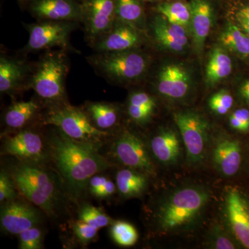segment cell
<instances>
[{
  "instance_id": "6da1fadb",
  "label": "cell",
  "mask_w": 249,
  "mask_h": 249,
  "mask_svg": "<svg viewBox=\"0 0 249 249\" xmlns=\"http://www.w3.org/2000/svg\"><path fill=\"white\" fill-rule=\"evenodd\" d=\"M50 150L57 168L73 195L81 194L88 187L90 178L109 167L98 153L97 145L74 140L61 130L51 139Z\"/></svg>"
},
{
  "instance_id": "7a4b0ae2",
  "label": "cell",
  "mask_w": 249,
  "mask_h": 249,
  "mask_svg": "<svg viewBox=\"0 0 249 249\" xmlns=\"http://www.w3.org/2000/svg\"><path fill=\"white\" fill-rule=\"evenodd\" d=\"M211 199L206 187L188 185L180 187L160 201L155 212V224L163 233L192 230L202 219Z\"/></svg>"
},
{
  "instance_id": "3957f363",
  "label": "cell",
  "mask_w": 249,
  "mask_h": 249,
  "mask_svg": "<svg viewBox=\"0 0 249 249\" xmlns=\"http://www.w3.org/2000/svg\"><path fill=\"white\" fill-rule=\"evenodd\" d=\"M88 60L98 73L118 84H125L141 79L147 73L150 65L148 56L137 49L98 52Z\"/></svg>"
},
{
  "instance_id": "277c9868",
  "label": "cell",
  "mask_w": 249,
  "mask_h": 249,
  "mask_svg": "<svg viewBox=\"0 0 249 249\" xmlns=\"http://www.w3.org/2000/svg\"><path fill=\"white\" fill-rule=\"evenodd\" d=\"M65 50L45 54L37 62L29 86L46 102L62 104L65 97V80L69 72L68 59Z\"/></svg>"
},
{
  "instance_id": "5b68a950",
  "label": "cell",
  "mask_w": 249,
  "mask_h": 249,
  "mask_svg": "<svg viewBox=\"0 0 249 249\" xmlns=\"http://www.w3.org/2000/svg\"><path fill=\"white\" fill-rule=\"evenodd\" d=\"M15 184L28 200L55 215L58 205V193L53 178L45 170L32 163L15 166L11 173Z\"/></svg>"
},
{
  "instance_id": "8992f818",
  "label": "cell",
  "mask_w": 249,
  "mask_h": 249,
  "mask_svg": "<svg viewBox=\"0 0 249 249\" xmlns=\"http://www.w3.org/2000/svg\"><path fill=\"white\" fill-rule=\"evenodd\" d=\"M45 124L58 127L70 138L97 145L108 133L96 128L86 112L70 105H58L45 119Z\"/></svg>"
},
{
  "instance_id": "52a82bcc",
  "label": "cell",
  "mask_w": 249,
  "mask_h": 249,
  "mask_svg": "<svg viewBox=\"0 0 249 249\" xmlns=\"http://www.w3.org/2000/svg\"><path fill=\"white\" fill-rule=\"evenodd\" d=\"M174 119L181 134L188 163H201L206 156L209 141L207 121L201 114L191 110L178 111Z\"/></svg>"
},
{
  "instance_id": "ba28073f",
  "label": "cell",
  "mask_w": 249,
  "mask_h": 249,
  "mask_svg": "<svg viewBox=\"0 0 249 249\" xmlns=\"http://www.w3.org/2000/svg\"><path fill=\"white\" fill-rule=\"evenodd\" d=\"M78 22L67 21H41L26 26L29 41L26 49L29 52L58 47L68 48L70 36Z\"/></svg>"
},
{
  "instance_id": "9c48e42d",
  "label": "cell",
  "mask_w": 249,
  "mask_h": 249,
  "mask_svg": "<svg viewBox=\"0 0 249 249\" xmlns=\"http://www.w3.org/2000/svg\"><path fill=\"white\" fill-rule=\"evenodd\" d=\"M113 150L116 159L124 166L139 170L147 176H155V165L146 146L135 134L124 131L116 139Z\"/></svg>"
},
{
  "instance_id": "30bf717a",
  "label": "cell",
  "mask_w": 249,
  "mask_h": 249,
  "mask_svg": "<svg viewBox=\"0 0 249 249\" xmlns=\"http://www.w3.org/2000/svg\"><path fill=\"white\" fill-rule=\"evenodd\" d=\"M83 19L87 37L91 43L106 34L116 20V0H83Z\"/></svg>"
},
{
  "instance_id": "8fae6325",
  "label": "cell",
  "mask_w": 249,
  "mask_h": 249,
  "mask_svg": "<svg viewBox=\"0 0 249 249\" xmlns=\"http://www.w3.org/2000/svg\"><path fill=\"white\" fill-rule=\"evenodd\" d=\"M224 214L231 235L249 249V201L240 191L231 188L226 193Z\"/></svg>"
},
{
  "instance_id": "7c38bea8",
  "label": "cell",
  "mask_w": 249,
  "mask_h": 249,
  "mask_svg": "<svg viewBox=\"0 0 249 249\" xmlns=\"http://www.w3.org/2000/svg\"><path fill=\"white\" fill-rule=\"evenodd\" d=\"M27 6L38 22H83V5L79 0H29Z\"/></svg>"
},
{
  "instance_id": "4fadbf2b",
  "label": "cell",
  "mask_w": 249,
  "mask_h": 249,
  "mask_svg": "<svg viewBox=\"0 0 249 249\" xmlns=\"http://www.w3.org/2000/svg\"><path fill=\"white\" fill-rule=\"evenodd\" d=\"M141 29L131 24L116 20L114 26L92 45L97 52H115L137 49L143 38Z\"/></svg>"
},
{
  "instance_id": "5bb4252c",
  "label": "cell",
  "mask_w": 249,
  "mask_h": 249,
  "mask_svg": "<svg viewBox=\"0 0 249 249\" xmlns=\"http://www.w3.org/2000/svg\"><path fill=\"white\" fill-rule=\"evenodd\" d=\"M39 211L30 204L22 201L4 202L1 208L0 222L5 231L14 235L36 227L40 222Z\"/></svg>"
},
{
  "instance_id": "9a60e30c",
  "label": "cell",
  "mask_w": 249,
  "mask_h": 249,
  "mask_svg": "<svg viewBox=\"0 0 249 249\" xmlns=\"http://www.w3.org/2000/svg\"><path fill=\"white\" fill-rule=\"evenodd\" d=\"M191 80L184 67L170 64L162 67L156 81L157 92L166 99L181 101L191 90Z\"/></svg>"
},
{
  "instance_id": "2e32d148",
  "label": "cell",
  "mask_w": 249,
  "mask_h": 249,
  "mask_svg": "<svg viewBox=\"0 0 249 249\" xmlns=\"http://www.w3.org/2000/svg\"><path fill=\"white\" fill-rule=\"evenodd\" d=\"M3 149L4 154L14 156L27 163H37L45 157L42 139L32 131H21L6 139Z\"/></svg>"
},
{
  "instance_id": "e0dca14e",
  "label": "cell",
  "mask_w": 249,
  "mask_h": 249,
  "mask_svg": "<svg viewBox=\"0 0 249 249\" xmlns=\"http://www.w3.org/2000/svg\"><path fill=\"white\" fill-rule=\"evenodd\" d=\"M154 38L165 50L182 53L189 43L190 34L182 26L170 22L161 15L156 16L152 23Z\"/></svg>"
},
{
  "instance_id": "ac0fdd59",
  "label": "cell",
  "mask_w": 249,
  "mask_h": 249,
  "mask_svg": "<svg viewBox=\"0 0 249 249\" xmlns=\"http://www.w3.org/2000/svg\"><path fill=\"white\" fill-rule=\"evenodd\" d=\"M191 34L196 53L200 55L211 31L213 8L209 0H191Z\"/></svg>"
},
{
  "instance_id": "d6986e66",
  "label": "cell",
  "mask_w": 249,
  "mask_h": 249,
  "mask_svg": "<svg viewBox=\"0 0 249 249\" xmlns=\"http://www.w3.org/2000/svg\"><path fill=\"white\" fill-rule=\"evenodd\" d=\"M240 143L235 139H219L213 150L214 168L223 176H233L240 169L242 161Z\"/></svg>"
},
{
  "instance_id": "ffe728a7",
  "label": "cell",
  "mask_w": 249,
  "mask_h": 249,
  "mask_svg": "<svg viewBox=\"0 0 249 249\" xmlns=\"http://www.w3.org/2000/svg\"><path fill=\"white\" fill-rule=\"evenodd\" d=\"M180 140L173 129L161 128L150 141V150L161 164H175L180 155Z\"/></svg>"
},
{
  "instance_id": "44dd1931",
  "label": "cell",
  "mask_w": 249,
  "mask_h": 249,
  "mask_svg": "<svg viewBox=\"0 0 249 249\" xmlns=\"http://www.w3.org/2000/svg\"><path fill=\"white\" fill-rule=\"evenodd\" d=\"M232 62L227 51L223 47H214L211 51L205 72V83L213 88L231 74Z\"/></svg>"
},
{
  "instance_id": "7402d4cb",
  "label": "cell",
  "mask_w": 249,
  "mask_h": 249,
  "mask_svg": "<svg viewBox=\"0 0 249 249\" xmlns=\"http://www.w3.org/2000/svg\"><path fill=\"white\" fill-rule=\"evenodd\" d=\"M221 45L249 66V37L232 21L220 33Z\"/></svg>"
},
{
  "instance_id": "603a6c76",
  "label": "cell",
  "mask_w": 249,
  "mask_h": 249,
  "mask_svg": "<svg viewBox=\"0 0 249 249\" xmlns=\"http://www.w3.org/2000/svg\"><path fill=\"white\" fill-rule=\"evenodd\" d=\"M22 62L1 55L0 58V91L14 93L22 84L27 73Z\"/></svg>"
},
{
  "instance_id": "cb8c5ba5",
  "label": "cell",
  "mask_w": 249,
  "mask_h": 249,
  "mask_svg": "<svg viewBox=\"0 0 249 249\" xmlns=\"http://www.w3.org/2000/svg\"><path fill=\"white\" fill-rule=\"evenodd\" d=\"M116 183L118 191L124 198L138 197L148 186L147 175L129 168L118 171Z\"/></svg>"
},
{
  "instance_id": "d4e9b609",
  "label": "cell",
  "mask_w": 249,
  "mask_h": 249,
  "mask_svg": "<svg viewBox=\"0 0 249 249\" xmlns=\"http://www.w3.org/2000/svg\"><path fill=\"white\" fill-rule=\"evenodd\" d=\"M86 109L87 114L93 125L105 132L115 127L120 119L119 108L112 103H89Z\"/></svg>"
},
{
  "instance_id": "484cf974",
  "label": "cell",
  "mask_w": 249,
  "mask_h": 249,
  "mask_svg": "<svg viewBox=\"0 0 249 249\" xmlns=\"http://www.w3.org/2000/svg\"><path fill=\"white\" fill-rule=\"evenodd\" d=\"M156 107L155 100L149 93L135 91L129 96L127 113L134 123L142 125L151 120Z\"/></svg>"
},
{
  "instance_id": "4316f807",
  "label": "cell",
  "mask_w": 249,
  "mask_h": 249,
  "mask_svg": "<svg viewBox=\"0 0 249 249\" xmlns=\"http://www.w3.org/2000/svg\"><path fill=\"white\" fill-rule=\"evenodd\" d=\"M38 109V105L34 101L14 103L5 113V124L12 129L22 128L34 117Z\"/></svg>"
},
{
  "instance_id": "83f0119b",
  "label": "cell",
  "mask_w": 249,
  "mask_h": 249,
  "mask_svg": "<svg viewBox=\"0 0 249 249\" xmlns=\"http://www.w3.org/2000/svg\"><path fill=\"white\" fill-rule=\"evenodd\" d=\"M142 0H116V20L142 29L145 22Z\"/></svg>"
},
{
  "instance_id": "f1b7e54d",
  "label": "cell",
  "mask_w": 249,
  "mask_h": 249,
  "mask_svg": "<svg viewBox=\"0 0 249 249\" xmlns=\"http://www.w3.org/2000/svg\"><path fill=\"white\" fill-rule=\"evenodd\" d=\"M159 14L170 22L182 26L191 34V11L189 4L180 1L161 2L157 6Z\"/></svg>"
},
{
  "instance_id": "f546056e",
  "label": "cell",
  "mask_w": 249,
  "mask_h": 249,
  "mask_svg": "<svg viewBox=\"0 0 249 249\" xmlns=\"http://www.w3.org/2000/svg\"><path fill=\"white\" fill-rule=\"evenodd\" d=\"M111 235L113 240L121 247H132L138 240V232L134 226L126 222L118 221L111 226Z\"/></svg>"
},
{
  "instance_id": "4dcf8cb0",
  "label": "cell",
  "mask_w": 249,
  "mask_h": 249,
  "mask_svg": "<svg viewBox=\"0 0 249 249\" xmlns=\"http://www.w3.org/2000/svg\"><path fill=\"white\" fill-rule=\"evenodd\" d=\"M79 219L98 229L107 227L112 222L101 209L89 204L84 205L80 209Z\"/></svg>"
},
{
  "instance_id": "1f68e13d",
  "label": "cell",
  "mask_w": 249,
  "mask_h": 249,
  "mask_svg": "<svg viewBox=\"0 0 249 249\" xmlns=\"http://www.w3.org/2000/svg\"><path fill=\"white\" fill-rule=\"evenodd\" d=\"M235 237L231 235L225 228L216 225L213 228L209 236V247L215 249H233L236 248Z\"/></svg>"
},
{
  "instance_id": "d6a6232c",
  "label": "cell",
  "mask_w": 249,
  "mask_h": 249,
  "mask_svg": "<svg viewBox=\"0 0 249 249\" xmlns=\"http://www.w3.org/2000/svg\"><path fill=\"white\" fill-rule=\"evenodd\" d=\"M231 21L249 37V0H235L231 9Z\"/></svg>"
},
{
  "instance_id": "836d02e7",
  "label": "cell",
  "mask_w": 249,
  "mask_h": 249,
  "mask_svg": "<svg viewBox=\"0 0 249 249\" xmlns=\"http://www.w3.org/2000/svg\"><path fill=\"white\" fill-rule=\"evenodd\" d=\"M233 98L229 91L222 89L214 93L209 101L210 109L218 115H225L231 109Z\"/></svg>"
},
{
  "instance_id": "e575fe53",
  "label": "cell",
  "mask_w": 249,
  "mask_h": 249,
  "mask_svg": "<svg viewBox=\"0 0 249 249\" xmlns=\"http://www.w3.org/2000/svg\"><path fill=\"white\" fill-rule=\"evenodd\" d=\"M19 248L40 249L42 248V232L36 227L27 229L19 234Z\"/></svg>"
},
{
  "instance_id": "d590c367",
  "label": "cell",
  "mask_w": 249,
  "mask_h": 249,
  "mask_svg": "<svg viewBox=\"0 0 249 249\" xmlns=\"http://www.w3.org/2000/svg\"><path fill=\"white\" fill-rule=\"evenodd\" d=\"M14 180L4 170L0 174V201L1 203L14 200L16 197Z\"/></svg>"
},
{
  "instance_id": "8d00e7d4",
  "label": "cell",
  "mask_w": 249,
  "mask_h": 249,
  "mask_svg": "<svg viewBox=\"0 0 249 249\" xmlns=\"http://www.w3.org/2000/svg\"><path fill=\"white\" fill-rule=\"evenodd\" d=\"M229 124L232 129L240 132L249 129V110L246 108L236 109L229 117Z\"/></svg>"
},
{
  "instance_id": "74e56055",
  "label": "cell",
  "mask_w": 249,
  "mask_h": 249,
  "mask_svg": "<svg viewBox=\"0 0 249 249\" xmlns=\"http://www.w3.org/2000/svg\"><path fill=\"white\" fill-rule=\"evenodd\" d=\"M73 231L78 240L83 243H88L96 237L98 229L79 219L75 222Z\"/></svg>"
},
{
  "instance_id": "f35d334b",
  "label": "cell",
  "mask_w": 249,
  "mask_h": 249,
  "mask_svg": "<svg viewBox=\"0 0 249 249\" xmlns=\"http://www.w3.org/2000/svg\"><path fill=\"white\" fill-rule=\"evenodd\" d=\"M116 188V184L109 178L104 186L95 191L92 195L98 198L109 197L115 193Z\"/></svg>"
},
{
  "instance_id": "ab89813d",
  "label": "cell",
  "mask_w": 249,
  "mask_h": 249,
  "mask_svg": "<svg viewBox=\"0 0 249 249\" xmlns=\"http://www.w3.org/2000/svg\"><path fill=\"white\" fill-rule=\"evenodd\" d=\"M108 179L109 178L104 176H99V175L93 176L90 178L89 183H88V188H89L90 193L92 194L95 191L104 186Z\"/></svg>"
},
{
  "instance_id": "60d3db41",
  "label": "cell",
  "mask_w": 249,
  "mask_h": 249,
  "mask_svg": "<svg viewBox=\"0 0 249 249\" xmlns=\"http://www.w3.org/2000/svg\"><path fill=\"white\" fill-rule=\"evenodd\" d=\"M240 92L242 97L245 98L249 104V78L242 82L240 85Z\"/></svg>"
},
{
  "instance_id": "b9f144b4",
  "label": "cell",
  "mask_w": 249,
  "mask_h": 249,
  "mask_svg": "<svg viewBox=\"0 0 249 249\" xmlns=\"http://www.w3.org/2000/svg\"><path fill=\"white\" fill-rule=\"evenodd\" d=\"M19 4L21 5V6H27L28 3H29V0H18Z\"/></svg>"
},
{
  "instance_id": "7bdbcfd3",
  "label": "cell",
  "mask_w": 249,
  "mask_h": 249,
  "mask_svg": "<svg viewBox=\"0 0 249 249\" xmlns=\"http://www.w3.org/2000/svg\"><path fill=\"white\" fill-rule=\"evenodd\" d=\"M142 1H148V2H154V1H160V0H142Z\"/></svg>"
},
{
  "instance_id": "ee69618b",
  "label": "cell",
  "mask_w": 249,
  "mask_h": 249,
  "mask_svg": "<svg viewBox=\"0 0 249 249\" xmlns=\"http://www.w3.org/2000/svg\"><path fill=\"white\" fill-rule=\"evenodd\" d=\"M79 1H80V2H83V0H79Z\"/></svg>"
}]
</instances>
